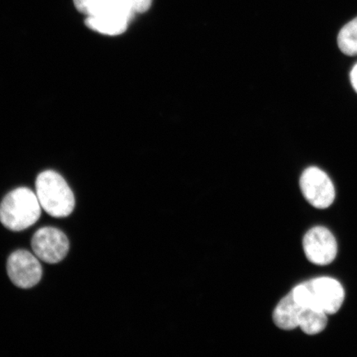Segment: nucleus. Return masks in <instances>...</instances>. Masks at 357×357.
I'll return each instance as SVG.
<instances>
[{"label": "nucleus", "instance_id": "nucleus-1", "mask_svg": "<svg viewBox=\"0 0 357 357\" xmlns=\"http://www.w3.org/2000/svg\"><path fill=\"white\" fill-rule=\"evenodd\" d=\"M37 195L26 187L8 193L0 204V221L11 231H22L34 225L41 216Z\"/></svg>", "mask_w": 357, "mask_h": 357}, {"label": "nucleus", "instance_id": "nucleus-2", "mask_svg": "<svg viewBox=\"0 0 357 357\" xmlns=\"http://www.w3.org/2000/svg\"><path fill=\"white\" fill-rule=\"evenodd\" d=\"M36 195L49 215L66 218L73 212L75 200L73 190L60 174L46 171L36 180Z\"/></svg>", "mask_w": 357, "mask_h": 357}, {"label": "nucleus", "instance_id": "nucleus-3", "mask_svg": "<svg viewBox=\"0 0 357 357\" xmlns=\"http://www.w3.org/2000/svg\"><path fill=\"white\" fill-rule=\"evenodd\" d=\"M300 185L305 198L312 206L324 209L333 203L335 188L331 178L322 169L310 167L303 172Z\"/></svg>", "mask_w": 357, "mask_h": 357}, {"label": "nucleus", "instance_id": "nucleus-4", "mask_svg": "<svg viewBox=\"0 0 357 357\" xmlns=\"http://www.w3.org/2000/svg\"><path fill=\"white\" fill-rule=\"evenodd\" d=\"M32 248L40 260L56 264L66 257L70 243L63 231L56 227H44L33 235Z\"/></svg>", "mask_w": 357, "mask_h": 357}, {"label": "nucleus", "instance_id": "nucleus-5", "mask_svg": "<svg viewBox=\"0 0 357 357\" xmlns=\"http://www.w3.org/2000/svg\"><path fill=\"white\" fill-rule=\"evenodd\" d=\"M303 247L307 260L319 266L330 264L337 253L336 239L324 227H312L307 231L303 240Z\"/></svg>", "mask_w": 357, "mask_h": 357}, {"label": "nucleus", "instance_id": "nucleus-6", "mask_svg": "<svg viewBox=\"0 0 357 357\" xmlns=\"http://www.w3.org/2000/svg\"><path fill=\"white\" fill-rule=\"evenodd\" d=\"M7 271L12 282L22 289L35 287L43 275V268L38 259L25 250L11 254L8 259Z\"/></svg>", "mask_w": 357, "mask_h": 357}, {"label": "nucleus", "instance_id": "nucleus-7", "mask_svg": "<svg viewBox=\"0 0 357 357\" xmlns=\"http://www.w3.org/2000/svg\"><path fill=\"white\" fill-rule=\"evenodd\" d=\"M312 292L316 310H322L328 315L336 314L344 301L345 292L337 280L320 278L307 281Z\"/></svg>", "mask_w": 357, "mask_h": 357}, {"label": "nucleus", "instance_id": "nucleus-8", "mask_svg": "<svg viewBox=\"0 0 357 357\" xmlns=\"http://www.w3.org/2000/svg\"><path fill=\"white\" fill-rule=\"evenodd\" d=\"M74 3L88 17L113 16L131 21L135 13L129 0H74Z\"/></svg>", "mask_w": 357, "mask_h": 357}, {"label": "nucleus", "instance_id": "nucleus-9", "mask_svg": "<svg viewBox=\"0 0 357 357\" xmlns=\"http://www.w3.org/2000/svg\"><path fill=\"white\" fill-rule=\"evenodd\" d=\"M301 307L294 300L291 294L281 300L273 312V321L278 327L283 330H293L298 327V316Z\"/></svg>", "mask_w": 357, "mask_h": 357}, {"label": "nucleus", "instance_id": "nucleus-10", "mask_svg": "<svg viewBox=\"0 0 357 357\" xmlns=\"http://www.w3.org/2000/svg\"><path fill=\"white\" fill-rule=\"evenodd\" d=\"M129 20L113 16L87 17L86 24L96 32L117 36L127 30Z\"/></svg>", "mask_w": 357, "mask_h": 357}, {"label": "nucleus", "instance_id": "nucleus-11", "mask_svg": "<svg viewBox=\"0 0 357 357\" xmlns=\"http://www.w3.org/2000/svg\"><path fill=\"white\" fill-rule=\"evenodd\" d=\"M327 315L322 310L301 307L298 316V327L307 335L318 334L324 331L328 324Z\"/></svg>", "mask_w": 357, "mask_h": 357}, {"label": "nucleus", "instance_id": "nucleus-12", "mask_svg": "<svg viewBox=\"0 0 357 357\" xmlns=\"http://www.w3.org/2000/svg\"><path fill=\"white\" fill-rule=\"evenodd\" d=\"M337 44L345 55L357 56V17L348 22L339 32Z\"/></svg>", "mask_w": 357, "mask_h": 357}, {"label": "nucleus", "instance_id": "nucleus-13", "mask_svg": "<svg viewBox=\"0 0 357 357\" xmlns=\"http://www.w3.org/2000/svg\"><path fill=\"white\" fill-rule=\"evenodd\" d=\"M153 0H129L134 12L144 13L149 10Z\"/></svg>", "mask_w": 357, "mask_h": 357}, {"label": "nucleus", "instance_id": "nucleus-14", "mask_svg": "<svg viewBox=\"0 0 357 357\" xmlns=\"http://www.w3.org/2000/svg\"><path fill=\"white\" fill-rule=\"evenodd\" d=\"M351 83L357 93V64L352 68L350 74Z\"/></svg>", "mask_w": 357, "mask_h": 357}]
</instances>
